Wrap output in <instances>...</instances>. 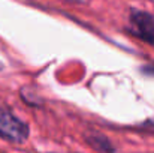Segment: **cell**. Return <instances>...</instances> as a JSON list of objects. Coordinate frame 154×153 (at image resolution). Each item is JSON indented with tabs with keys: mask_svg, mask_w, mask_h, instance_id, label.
Returning a JSON list of instances; mask_svg holds the SVG:
<instances>
[{
	"mask_svg": "<svg viewBox=\"0 0 154 153\" xmlns=\"http://www.w3.org/2000/svg\"><path fill=\"white\" fill-rule=\"evenodd\" d=\"M30 129L26 122L6 108H0V138L9 143H23L29 138Z\"/></svg>",
	"mask_w": 154,
	"mask_h": 153,
	"instance_id": "6da1fadb",
	"label": "cell"
},
{
	"mask_svg": "<svg viewBox=\"0 0 154 153\" xmlns=\"http://www.w3.org/2000/svg\"><path fill=\"white\" fill-rule=\"evenodd\" d=\"M130 27L135 36L154 45V17L144 11H132L130 14Z\"/></svg>",
	"mask_w": 154,
	"mask_h": 153,
	"instance_id": "7a4b0ae2",
	"label": "cell"
},
{
	"mask_svg": "<svg viewBox=\"0 0 154 153\" xmlns=\"http://www.w3.org/2000/svg\"><path fill=\"white\" fill-rule=\"evenodd\" d=\"M88 143L99 152H112V147H111V143L103 138L100 135H94V137H88Z\"/></svg>",
	"mask_w": 154,
	"mask_h": 153,
	"instance_id": "3957f363",
	"label": "cell"
},
{
	"mask_svg": "<svg viewBox=\"0 0 154 153\" xmlns=\"http://www.w3.org/2000/svg\"><path fill=\"white\" fill-rule=\"evenodd\" d=\"M144 72H147V74H150V75H154V63L153 65H147V66H144Z\"/></svg>",
	"mask_w": 154,
	"mask_h": 153,
	"instance_id": "277c9868",
	"label": "cell"
},
{
	"mask_svg": "<svg viewBox=\"0 0 154 153\" xmlns=\"http://www.w3.org/2000/svg\"><path fill=\"white\" fill-rule=\"evenodd\" d=\"M0 69H2V65H0Z\"/></svg>",
	"mask_w": 154,
	"mask_h": 153,
	"instance_id": "5b68a950",
	"label": "cell"
}]
</instances>
